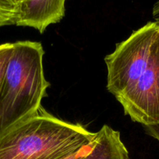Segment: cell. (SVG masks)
Wrapping results in <instances>:
<instances>
[{
	"instance_id": "obj_1",
	"label": "cell",
	"mask_w": 159,
	"mask_h": 159,
	"mask_svg": "<svg viewBox=\"0 0 159 159\" xmlns=\"http://www.w3.org/2000/svg\"><path fill=\"white\" fill-rule=\"evenodd\" d=\"M95 135L41 107L0 130V159H63L93 142Z\"/></svg>"
},
{
	"instance_id": "obj_2",
	"label": "cell",
	"mask_w": 159,
	"mask_h": 159,
	"mask_svg": "<svg viewBox=\"0 0 159 159\" xmlns=\"http://www.w3.org/2000/svg\"><path fill=\"white\" fill-rule=\"evenodd\" d=\"M41 43L14 42L0 90V130L34 114L48 96Z\"/></svg>"
},
{
	"instance_id": "obj_3",
	"label": "cell",
	"mask_w": 159,
	"mask_h": 159,
	"mask_svg": "<svg viewBox=\"0 0 159 159\" xmlns=\"http://www.w3.org/2000/svg\"><path fill=\"white\" fill-rule=\"evenodd\" d=\"M159 34V23L151 21L116 44L104 58L107 68L108 91L117 100L136 83Z\"/></svg>"
},
{
	"instance_id": "obj_4",
	"label": "cell",
	"mask_w": 159,
	"mask_h": 159,
	"mask_svg": "<svg viewBox=\"0 0 159 159\" xmlns=\"http://www.w3.org/2000/svg\"><path fill=\"white\" fill-rule=\"evenodd\" d=\"M117 101L134 122L159 124V34L136 83Z\"/></svg>"
},
{
	"instance_id": "obj_5",
	"label": "cell",
	"mask_w": 159,
	"mask_h": 159,
	"mask_svg": "<svg viewBox=\"0 0 159 159\" xmlns=\"http://www.w3.org/2000/svg\"><path fill=\"white\" fill-rule=\"evenodd\" d=\"M67 0H23L20 5L16 26L31 27L43 34L47 28L62 20Z\"/></svg>"
},
{
	"instance_id": "obj_6",
	"label": "cell",
	"mask_w": 159,
	"mask_h": 159,
	"mask_svg": "<svg viewBox=\"0 0 159 159\" xmlns=\"http://www.w3.org/2000/svg\"><path fill=\"white\" fill-rule=\"evenodd\" d=\"M82 159H130V156L120 131L103 125L96 133L91 152Z\"/></svg>"
},
{
	"instance_id": "obj_7",
	"label": "cell",
	"mask_w": 159,
	"mask_h": 159,
	"mask_svg": "<svg viewBox=\"0 0 159 159\" xmlns=\"http://www.w3.org/2000/svg\"><path fill=\"white\" fill-rule=\"evenodd\" d=\"M19 8L9 0H0V27L16 25Z\"/></svg>"
},
{
	"instance_id": "obj_8",
	"label": "cell",
	"mask_w": 159,
	"mask_h": 159,
	"mask_svg": "<svg viewBox=\"0 0 159 159\" xmlns=\"http://www.w3.org/2000/svg\"><path fill=\"white\" fill-rule=\"evenodd\" d=\"M13 43H0V90L8 61L12 51Z\"/></svg>"
},
{
	"instance_id": "obj_9",
	"label": "cell",
	"mask_w": 159,
	"mask_h": 159,
	"mask_svg": "<svg viewBox=\"0 0 159 159\" xmlns=\"http://www.w3.org/2000/svg\"><path fill=\"white\" fill-rule=\"evenodd\" d=\"M93 145H94V139H93V141L92 143H90L88 145L84 146L83 148L80 149V150L78 151L75 153L72 154L70 156L66 157V158L63 159H82L85 155H88L90 152H91L92 148H93Z\"/></svg>"
},
{
	"instance_id": "obj_10",
	"label": "cell",
	"mask_w": 159,
	"mask_h": 159,
	"mask_svg": "<svg viewBox=\"0 0 159 159\" xmlns=\"http://www.w3.org/2000/svg\"><path fill=\"white\" fill-rule=\"evenodd\" d=\"M144 131L146 134L155 138L159 142V124H150V125H143Z\"/></svg>"
},
{
	"instance_id": "obj_11",
	"label": "cell",
	"mask_w": 159,
	"mask_h": 159,
	"mask_svg": "<svg viewBox=\"0 0 159 159\" xmlns=\"http://www.w3.org/2000/svg\"><path fill=\"white\" fill-rule=\"evenodd\" d=\"M152 16L154 21L159 23V0L154 4L152 8Z\"/></svg>"
},
{
	"instance_id": "obj_12",
	"label": "cell",
	"mask_w": 159,
	"mask_h": 159,
	"mask_svg": "<svg viewBox=\"0 0 159 159\" xmlns=\"http://www.w3.org/2000/svg\"><path fill=\"white\" fill-rule=\"evenodd\" d=\"M9 1H10L12 3H13L15 6H16L17 7L19 8V11H20V5L23 0H9Z\"/></svg>"
}]
</instances>
